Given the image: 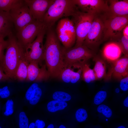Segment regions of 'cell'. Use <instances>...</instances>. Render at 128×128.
<instances>
[{
    "label": "cell",
    "instance_id": "1",
    "mask_svg": "<svg viewBox=\"0 0 128 128\" xmlns=\"http://www.w3.org/2000/svg\"><path fill=\"white\" fill-rule=\"evenodd\" d=\"M46 34L44 60L50 76L58 77L64 67L63 47L53 27L47 28Z\"/></svg>",
    "mask_w": 128,
    "mask_h": 128
},
{
    "label": "cell",
    "instance_id": "2",
    "mask_svg": "<svg viewBox=\"0 0 128 128\" xmlns=\"http://www.w3.org/2000/svg\"><path fill=\"white\" fill-rule=\"evenodd\" d=\"M5 53L0 61V66L10 78H14L21 59L24 56L25 49L14 34L8 37Z\"/></svg>",
    "mask_w": 128,
    "mask_h": 128
},
{
    "label": "cell",
    "instance_id": "3",
    "mask_svg": "<svg viewBox=\"0 0 128 128\" xmlns=\"http://www.w3.org/2000/svg\"><path fill=\"white\" fill-rule=\"evenodd\" d=\"M78 10L74 0H54L44 16L43 22L47 28L63 17L72 16Z\"/></svg>",
    "mask_w": 128,
    "mask_h": 128
},
{
    "label": "cell",
    "instance_id": "4",
    "mask_svg": "<svg viewBox=\"0 0 128 128\" xmlns=\"http://www.w3.org/2000/svg\"><path fill=\"white\" fill-rule=\"evenodd\" d=\"M104 24L103 40H114L122 33L128 23V16H118L105 13L102 16Z\"/></svg>",
    "mask_w": 128,
    "mask_h": 128
},
{
    "label": "cell",
    "instance_id": "5",
    "mask_svg": "<svg viewBox=\"0 0 128 128\" xmlns=\"http://www.w3.org/2000/svg\"><path fill=\"white\" fill-rule=\"evenodd\" d=\"M95 15L78 10L71 16L76 36L75 46H82L91 26Z\"/></svg>",
    "mask_w": 128,
    "mask_h": 128
},
{
    "label": "cell",
    "instance_id": "6",
    "mask_svg": "<svg viewBox=\"0 0 128 128\" xmlns=\"http://www.w3.org/2000/svg\"><path fill=\"white\" fill-rule=\"evenodd\" d=\"M55 31L59 40L65 48L72 47L76 42L75 30L71 19L66 17L60 20Z\"/></svg>",
    "mask_w": 128,
    "mask_h": 128
},
{
    "label": "cell",
    "instance_id": "7",
    "mask_svg": "<svg viewBox=\"0 0 128 128\" xmlns=\"http://www.w3.org/2000/svg\"><path fill=\"white\" fill-rule=\"evenodd\" d=\"M63 55L64 64L66 65L75 63L83 64L94 57L95 54L93 50L82 45L67 49L63 47Z\"/></svg>",
    "mask_w": 128,
    "mask_h": 128
},
{
    "label": "cell",
    "instance_id": "8",
    "mask_svg": "<svg viewBox=\"0 0 128 128\" xmlns=\"http://www.w3.org/2000/svg\"><path fill=\"white\" fill-rule=\"evenodd\" d=\"M104 31V24L102 15H95L83 45L93 51L103 39Z\"/></svg>",
    "mask_w": 128,
    "mask_h": 128
},
{
    "label": "cell",
    "instance_id": "9",
    "mask_svg": "<svg viewBox=\"0 0 128 128\" xmlns=\"http://www.w3.org/2000/svg\"><path fill=\"white\" fill-rule=\"evenodd\" d=\"M9 13L17 32L35 20L24 0H22Z\"/></svg>",
    "mask_w": 128,
    "mask_h": 128
},
{
    "label": "cell",
    "instance_id": "10",
    "mask_svg": "<svg viewBox=\"0 0 128 128\" xmlns=\"http://www.w3.org/2000/svg\"><path fill=\"white\" fill-rule=\"evenodd\" d=\"M46 27L43 22L35 20L17 31L16 36L18 42L25 48Z\"/></svg>",
    "mask_w": 128,
    "mask_h": 128
},
{
    "label": "cell",
    "instance_id": "11",
    "mask_svg": "<svg viewBox=\"0 0 128 128\" xmlns=\"http://www.w3.org/2000/svg\"><path fill=\"white\" fill-rule=\"evenodd\" d=\"M47 28L42 30L36 39L25 48L24 57L30 63L35 62L38 64L44 60V45L43 42Z\"/></svg>",
    "mask_w": 128,
    "mask_h": 128
},
{
    "label": "cell",
    "instance_id": "12",
    "mask_svg": "<svg viewBox=\"0 0 128 128\" xmlns=\"http://www.w3.org/2000/svg\"><path fill=\"white\" fill-rule=\"evenodd\" d=\"M78 9L81 12L95 15L104 14L109 11L108 0H74Z\"/></svg>",
    "mask_w": 128,
    "mask_h": 128
},
{
    "label": "cell",
    "instance_id": "13",
    "mask_svg": "<svg viewBox=\"0 0 128 128\" xmlns=\"http://www.w3.org/2000/svg\"><path fill=\"white\" fill-rule=\"evenodd\" d=\"M34 20L43 22L45 15L54 0H24Z\"/></svg>",
    "mask_w": 128,
    "mask_h": 128
},
{
    "label": "cell",
    "instance_id": "14",
    "mask_svg": "<svg viewBox=\"0 0 128 128\" xmlns=\"http://www.w3.org/2000/svg\"><path fill=\"white\" fill-rule=\"evenodd\" d=\"M82 64L75 63L64 65L58 78L65 83H77L82 78Z\"/></svg>",
    "mask_w": 128,
    "mask_h": 128
},
{
    "label": "cell",
    "instance_id": "15",
    "mask_svg": "<svg viewBox=\"0 0 128 128\" xmlns=\"http://www.w3.org/2000/svg\"><path fill=\"white\" fill-rule=\"evenodd\" d=\"M112 64L110 70L106 78H110L112 76L116 79L120 80L128 75V55H124Z\"/></svg>",
    "mask_w": 128,
    "mask_h": 128
},
{
    "label": "cell",
    "instance_id": "16",
    "mask_svg": "<svg viewBox=\"0 0 128 128\" xmlns=\"http://www.w3.org/2000/svg\"><path fill=\"white\" fill-rule=\"evenodd\" d=\"M50 77L46 64L39 67L38 64L31 62L28 65L27 80L38 81L45 80Z\"/></svg>",
    "mask_w": 128,
    "mask_h": 128
},
{
    "label": "cell",
    "instance_id": "17",
    "mask_svg": "<svg viewBox=\"0 0 128 128\" xmlns=\"http://www.w3.org/2000/svg\"><path fill=\"white\" fill-rule=\"evenodd\" d=\"M122 53L119 45L115 42H112L105 45L102 50V55L105 60L113 63L120 58Z\"/></svg>",
    "mask_w": 128,
    "mask_h": 128
},
{
    "label": "cell",
    "instance_id": "18",
    "mask_svg": "<svg viewBox=\"0 0 128 128\" xmlns=\"http://www.w3.org/2000/svg\"><path fill=\"white\" fill-rule=\"evenodd\" d=\"M14 26L9 12L0 10V37L14 34Z\"/></svg>",
    "mask_w": 128,
    "mask_h": 128
},
{
    "label": "cell",
    "instance_id": "19",
    "mask_svg": "<svg viewBox=\"0 0 128 128\" xmlns=\"http://www.w3.org/2000/svg\"><path fill=\"white\" fill-rule=\"evenodd\" d=\"M109 3V11L106 13L118 16H128V0H108Z\"/></svg>",
    "mask_w": 128,
    "mask_h": 128
},
{
    "label": "cell",
    "instance_id": "20",
    "mask_svg": "<svg viewBox=\"0 0 128 128\" xmlns=\"http://www.w3.org/2000/svg\"><path fill=\"white\" fill-rule=\"evenodd\" d=\"M94 57L93 60L95 65L93 69L96 80H99L106 77L107 65L105 60L98 56Z\"/></svg>",
    "mask_w": 128,
    "mask_h": 128
},
{
    "label": "cell",
    "instance_id": "21",
    "mask_svg": "<svg viewBox=\"0 0 128 128\" xmlns=\"http://www.w3.org/2000/svg\"><path fill=\"white\" fill-rule=\"evenodd\" d=\"M29 64L24 56L21 59L19 63L14 78L20 81L27 80L28 67Z\"/></svg>",
    "mask_w": 128,
    "mask_h": 128
},
{
    "label": "cell",
    "instance_id": "22",
    "mask_svg": "<svg viewBox=\"0 0 128 128\" xmlns=\"http://www.w3.org/2000/svg\"><path fill=\"white\" fill-rule=\"evenodd\" d=\"M82 78L87 83H89L96 80V76L93 69L86 62L82 65Z\"/></svg>",
    "mask_w": 128,
    "mask_h": 128
},
{
    "label": "cell",
    "instance_id": "23",
    "mask_svg": "<svg viewBox=\"0 0 128 128\" xmlns=\"http://www.w3.org/2000/svg\"><path fill=\"white\" fill-rule=\"evenodd\" d=\"M67 105L68 104L66 102L54 100L50 101L48 103L47 108L49 112L54 113L64 109Z\"/></svg>",
    "mask_w": 128,
    "mask_h": 128
},
{
    "label": "cell",
    "instance_id": "24",
    "mask_svg": "<svg viewBox=\"0 0 128 128\" xmlns=\"http://www.w3.org/2000/svg\"><path fill=\"white\" fill-rule=\"evenodd\" d=\"M22 0H0V10L7 12L20 3Z\"/></svg>",
    "mask_w": 128,
    "mask_h": 128
},
{
    "label": "cell",
    "instance_id": "25",
    "mask_svg": "<svg viewBox=\"0 0 128 128\" xmlns=\"http://www.w3.org/2000/svg\"><path fill=\"white\" fill-rule=\"evenodd\" d=\"M114 40L120 46L124 55H128V39L125 37L122 33Z\"/></svg>",
    "mask_w": 128,
    "mask_h": 128
},
{
    "label": "cell",
    "instance_id": "26",
    "mask_svg": "<svg viewBox=\"0 0 128 128\" xmlns=\"http://www.w3.org/2000/svg\"><path fill=\"white\" fill-rule=\"evenodd\" d=\"M52 96L54 100L64 102L69 101L72 98L69 94L61 91H57L53 93Z\"/></svg>",
    "mask_w": 128,
    "mask_h": 128
},
{
    "label": "cell",
    "instance_id": "27",
    "mask_svg": "<svg viewBox=\"0 0 128 128\" xmlns=\"http://www.w3.org/2000/svg\"><path fill=\"white\" fill-rule=\"evenodd\" d=\"M42 94V90L39 87L34 89L32 92L29 101L30 104L32 105L36 104L39 101Z\"/></svg>",
    "mask_w": 128,
    "mask_h": 128
},
{
    "label": "cell",
    "instance_id": "28",
    "mask_svg": "<svg viewBox=\"0 0 128 128\" xmlns=\"http://www.w3.org/2000/svg\"><path fill=\"white\" fill-rule=\"evenodd\" d=\"M75 118L77 121L79 122H82L85 121L88 117L86 110L83 108L78 109L76 111Z\"/></svg>",
    "mask_w": 128,
    "mask_h": 128
},
{
    "label": "cell",
    "instance_id": "29",
    "mask_svg": "<svg viewBox=\"0 0 128 128\" xmlns=\"http://www.w3.org/2000/svg\"><path fill=\"white\" fill-rule=\"evenodd\" d=\"M97 111L107 118H110L112 114L111 110L108 106L104 104L100 105L97 108Z\"/></svg>",
    "mask_w": 128,
    "mask_h": 128
},
{
    "label": "cell",
    "instance_id": "30",
    "mask_svg": "<svg viewBox=\"0 0 128 128\" xmlns=\"http://www.w3.org/2000/svg\"><path fill=\"white\" fill-rule=\"evenodd\" d=\"M107 96L106 92L104 91H100L95 95L94 100V104L96 105H100L105 99Z\"/></svg>",
    "mask_w": 128,
    "mask_h": 128
},
{
    "label": "cell",
    "instance_id": "31",
    "mask_svg": "<svg viewBox=\"0 0 128 128\" xmlns=\"http://www.w3.org/2000/svg\"><path fill=\"white\" fill-rule=\"evenodd\" d=\"M29 120L25 113L22 111L19 115V128H28Z\"/></svg>",
    "mask_w": 128,
    "mask_h": 128
},
{
    "label": "cell",
    "instance_id": "32",
    "mask_svg": "<svg viewBox=\"0 0 128 128\" xmlns=\"http://www.w3.org/2000/svg\"><path fill=\"white\" fill-rule=\"evenodd\" d=\"M14 103L12 99L8 100L6 103L5 110L4 114L8 116L12 114L14 112L13 105Z\"/></svg>",
    "mask_w": 128,
    "mask_h": 128
},
{
    "label": "cell",
    "instance_id": "33",
    "mask_svg": "<svg viewBox=\"0 0 128 128\" xmlns=\"http://www.w3.org/2000/svg\"><path fill=\"white\" fill-rule=\"evenodd\" d=\"M4 39L3 37H0V61L4 56V50L6 48L8 44L7 40H5Z\"/></svg>",
    "mask_w": 128,
    "mask_h": 128
},
{
    "label": "cell",
    "instance_id": "34",
    "mask_svg": "<svg viewBox=\"0 0 128 128\" xmlns=\"http://www.w3.org/2000/svg\"><path fill=\"white\" fill-rule=\"evenodd\" d=\"M45 126V123L43 120L37 119L35 123H31L29 125L28 128H44Z\"/></svg>",
    "mask_w": 128,
    "mask_h": 128
},
{
    "label": "cell",
    "instance_id": "35",
    "mask_svg": "<svg viewBox=\"0 0 128 128\" xmlns=\"http://www.w3.org/2000/svg\"><path fill=\"white\" fill-rule=\"evenodd\" d=\"M119 86L123 91H126L128 90V75L122 78L120 80Z\"/></svg>",
    "mask_w": 128,
    "mask_h": 128
},
{
    "label": "cell",
    "instance_id": "36",
    "mask_svg": "<svg viewBox=\"0 0 128 128\" xmlns=\"http://www.w3.org/2000/svg\"><path fill=\"white\" fill-rule=\"evenodd\" d=\"M39 87L38 84L36 83H34L32 84L27 90L25 95L26 99L29 101L32 92L37 87Z\"/></svg>",
    "mask_w": 128,
    "mask_h": 128
},
{
    "label": "cell",
    "instance_id": "37",
    "mask_svg": "<svg viewBox=\"0 0 128 128\" xmlns=\"http://www.w3.org/2000/svg\"><path fill=\"white\" fill-rule=\"evenodd\" d=\"M10 95V92L7 86L0 88V96L3 99L8 97Z\"/></svg>",
    "mask_w": 128,
    "mask_h": 128
},
{
    "label": "cell",
    "instance_id": "38",
    "mask_svg": "<svg viewBox=\"0 0 128 128\" xmlns=\"http://www.w3.org/2000/svg\"><path fill=\"white\" fill-rule=\"evenodd\" d=\"M9 78L5 74L2 68L0 66V81L7 80Z\"/></svg>",
    "mask_w": 128,
    "mask_h": 128
},
{
    "label": "cell",
    "instance_id": "39",
    "mask_svg": "<svg viewBox=\"0 0 128 128\" xmlns=\"http://www.w3.org/2000/svg\"><path fill=\"white\" fill-rule=\"evenodd\" d=\"M122 35L126 38L128 39V25H127L123 29Z\"/></svg>",
    "mask_w": 128,
    "mask_h": 128
},
{
    "label": "cell",
    "instance_id": "40",
    "mask_svg": "<svg viewBox=\"0 0 128 128\" xmlns=\"http://www.w3.org/2000/svg\"><path fill=\"white\" fill-rule=\"evenodd\" d=\"M123 105L126 107H128V97H127L124 100L123 103Z\"/></svg>",
    "mask_w": 128,
    "mask_h": 128
},
{
    "label": "cell",
    "instance_id": "41",
    "mask_svg": "<svg viewBox=\"0 0 128 128\" xmlns=\"http://www.w3.org/2000/svg\"><path fill=\"white\" fill-rule=\"evenodd\" d=\"M46 128H55V127L53 124L51 123L49 124Z\"/></svg>",
    "mask_w": 128,
    "mask_h": 128
},
{
    "label": "cell",
    "instance_id": "42",
    "mask_svg": "<svg viewBox=\"0 0 128 128\" xmlns=\"http://www.w3.org/2000/svg\"><path fill=\"white\" fill-rule=\"evenodd\" d=\"M58 128H66L64 125L61 124L59 125Z\"/></svg>",
    "mask_w": 128,
    "mask_h": 128
},
{
    "label": "cell",
    "instance_id": "43",
    "mask_svg": "<svg viewBox=\"0 0 128 128\" xmlns=\"http://www.w3.org/2000/svg\"><path fill=\"white\" fill-rule=\"evenodd\" d=\"M115 92L117 93H118L119 92V88H116L115 90Z\"/></svg>",
    "mask_w": 128,
    "mask_h": 128
},
{
    "label": "cell",
    "instance_id": "44",
    "mask_svg": "<svg viewBox=\"0 0 128 128\" xmlns=\"http://www.w3.org/2000/svg\"><path fill=\"white\" fill-rule=\"evenodd\" d=\"M117 128H126L124 126H120L118 127Z\"/></svg>",
    "mask_w": 128,
    "mask_h": 128
},
{
    "label": "cell",
    "instance_id": "45",
    "mask_svg": "<svg viewBox=\"0 0 128 128\" xmlns=\"http://www.w3.org/2000/svg\"><path fill=\"white\" fill-rule=\"evenodd\" d=\"M0 128H1V127L0 126Z\"/></svg>",
    "mask_w": 128,
    "mask_h": 128
},
{
    "label": "cell",
    "instance_id": "46",
    "mask_svg": "<svg viewBox=\"0 0 128 128\" xmlns=\"http://www.w3.org/2000/svg\"><path fill=\"white\" fill-rule=\"evenodd\" d=\"M106 120H107V119H106Z\"/></svg>",
    "mask_w": 128,
    "mask_h": 128
}]
</instances>
